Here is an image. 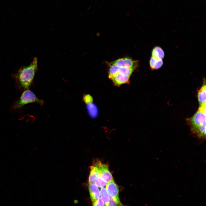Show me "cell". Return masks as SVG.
Listing matches in <instances>:
<instances>
[{
  "instance_id": "6da1fadb",
  "label": "cell",
  "mask_w": 206,
  "mask_h": 206,
  "mask_svg": "<svg viewBox=\"0 0 206 206\" xmlns=\"http://www.w3.org/2000/svg\"><path fill=\"white\" fill-rule=\"evenodd\" d=\"M37 68V60L35 57L29 65L21 66L16 73L12 74L18 89L23 91L29 88L33 82Z\"/></svg>"
},
{
  "instance_id": "7a4b0ae2",
  "label": "cell",
  "mask_w": 206,
  "mask_h": 206,
  "mask_svg": "<svg viewBox=\"0 0 206 206\" xmlns=\"http://www.w3.org/2000/svg\"><path fill=\"white\" fill-rule=\"evenodd\" d=\"M35 102L41 104L43 103L32 91L29 89H27L23 91L19 98L14 103L12 108L13 109L19 108L26 104Z\"/></svg>"
},
{
  "instance_id": "3957f363",
  "label": "cell",
  "mask_w": 206,
  "mask_h": 206,
  "mask_svg": "<svg viewBox=\"0 0 206 206\" xmlns=\"http://www.w3.org/2000/svg\"><path fill=\"white\" fill-rule=\"evenodd\" d=\"M187 121L193 134L201 127L206 125V114L198 109L192 117L187 119Z\"/></svg>"
},
{
  "instance_id": "277c9868",
  "label": "cell",
  "mask_w": 206,
  "mask_h": 206,
  "mask_svg": "<svg viewBox=\"0 0 206 206\" xmlns=\"http://www.w3.org/2000/svg\"><path fill=\"white\" fill-rule=\"evenodd\" d=\"M119 68H136L138 66V62L134 60L129 57L119 58L113 62Z\"/></svg>"
},
{
  "instance_id": "5b68a950",
  "label": "cell",
  "mask_w": 206,
  "mask_h": 206,
  "mask_svg": "<svg viewBox=\"0 0 206 206\" xmlns=\"http://www.w3.org/2000/svg\"><path fill=\"white\" fill-rule=\"evenodd\" d=\"M98 167L100 177L107 183L113 180L112 176L108 166L98 161Z\"/></svg>"
},
{
  "instance_id": "8992f818",
  "label": "cell",
  "mask_w": 206,
  "mask_h": 206,
  "mask_svg": "<svg viewBox=\"0 0 206 206\" xmlns=\"http://www.w3.org/2000/svg\"><path fill=\"white\" fill-rule=\"evenodd\" d=\"M106 189L110 197L119 198L118 187L113 180L107 183Z\"/></svg>"
},
{
  "instance_id": "52a82bcc",
  "label": "cell",
  "mask_w": 206,
  "mask_h": 206,
  "mask_svg": "<svg viewBox=\"0 0 206 206\" xmlns=\"http://www.w3.org/2000/svg\"><path fill=\"white\" fill-rule=\"evenodd\" d=\"M99 176L98 161H97L94 163L93 165L90 167V170L88 178L89 184H95L96 179Z\"/></svg>"
},
{
  "instance_id": "ba28073f",
  "label": "cell",
  "mask_w": 206,
  "mask_h": 206,
  "mask_svg": "<svg viewBox=\"0 0 206 206\" xmlns=\"http://www.w3.org/2000/svg\"><path fill=\"white\" fill-rule=\"evenodd\" d=\"M130 77L118 73L111 80L115 86H119L123 84H128L130 82Z\"/></svg>"
},
{
  "instance_id": "9c48e42d",
  "label": "cell",
  "mask_w": 206,
  "mask_h": 206,
  "mask_svg": "<svg viewBox=\"0 0 206 206\" xmlns=\"http://www.w3.org/2000/svg\"><path fill=\"white\" fill-rule=\"evenodd\" d=\"M89 189L90 198L93 203L100 197V191L98 187L95 184H89Z\"/></svg>"
},
{
  "instance_id": "30bf717a",
  "label": "cell",
  "mask_w": 206,
  "mask_h": 206,
  "mask_svg": "<svg viewBox=\"0 0 206 206\" xmlns=\"http://www.w3.org/2000/svg\"><path fill=\"white\" fill-rule=\"evenodd\" d=\"M206 86L205 82L197 92V98L199 105L206 104Z\"/></svg>"
},
{
  "instance_id": "8fae6325",
  "label": "cell",
  "mask_w": 206,
  "mask_h": 206,
  "mask_svg": "<svg viewBox=\"0 0 206 206\" xmlns=\"http://www.w3.org/2000/svg\"><path fill=\"white\" fill-rule=\"evenodd\" d=\"M149 66L152 70L160 68L163 65V62L162 59H158L151 57L149 60Z\"/></svg>"
},
{
  "instance_id": "7c38bea8",
  "label": "cell",
  "mask_w": 206,
  "mask_h": 206,
  "mask_svg": "<svg viewBox=\"0 0 206 206\" xmlns=\"http://www.w3.org/2000/svg\"><path fill=\"white\" fill-rule=\"evenodd\" d=\"M151 55L152 57L162 60L165 57V53L161 47L156 46L154 47L152 50Z\"/></svg>"
},
{
  "instance_id": "4fadbf2b",
  "label": "cell",
  "mask_w": 206,
  "mask_h": 206,
  "mask_svg": "<svg viewBox=\"0 0 206 206\" xmlns=\"http://www.w3.org/2000/svg\"><path fill=\"white\" fill-rule=\"evenodd\" d=\"M86 108L89 116L92 118H95L97 116L98 114V110L96 106L93 103L86 104Z\"/></svg>"
},
{
  "instance_id": "5bb4252c",
  "label": "cell",
  "mask_w": 206,
  "mask_h": 206,
  "mask_svg": "<svg viewBox=\"0 0 206 206\" xmlns=\"http://www.w3.org/2000/svg\"><path fill=\"white\" fill-rule=\"evenodd\" d=\"M108 64L109 66L108 77L111 80L118 73L119 67H118L113 62H109Z\"/></svg>"
},
{
  "instance_id": "9a60e30c",
  "label": "cell",
  "mask_w": 206,
  "mask_h": 206,
  "mask_svg": "<svg viewBox=\"0 0 206 206\" xmlns=\"http://www.w3.org/2000/svg\"><path fill=\"white\" fill-rule=\"evenodd\" d=\"M100 197L103 201L105 206H108L110 196L106 188L104 187H101L100 191Z\"/></svg>"
},
{
  "instance_id": "2e32d148",
  "label": "cell",
  "mask_w": 206,
  "mask_h": 206,
  "mask_svg": "<svg viewBox=\"0 0 206 206\" xmlns=\"http://www.w3.org/2000/svg\"><path fill=\"white\" fill-rule=\"evenodd\" d=\"M135 69L134 68H119L118 73L123 76L130 77Z\"/></svg>"
},
{
  "instance_id": "e0dca14e",
  "label": "cell",
  "mask_w": 206,
  "mask_h": 206,
  "mask_svg": "<svg viewBox=\"0 0 206 206\" xmlns=\"http://www.w3.org/2000/svg\"><path fill=\"white\" fill-rule=\"evenodd\" d=\"M108 206H124L121 203L119 198L110 197Z\"/></svg>"
},
{
  "instance_id": "ac0fdd59",
  "label": "cell",
  "mask_w": 206,
  "mask_h": 206,
  "mask_svg": "<svg viewBox=\"0 0 206 206\" xmlns=\"http://www.w3.org/2000/svg\"><path fill=\"white\" fill-rule=\"evenodd\" d=\"M107 183L102 179L100 176L98 177L95 180V184L98 187H103L106 186Z\"/></svg>"
},
{
  "instance_id": "d6986e66",
  "label": "cell",
  "mask_w": 206,
  "mask_h": 206,
  "mask_svg": "<svg viewBox=\"0 0 206 206\" xmlns=\"http://www.w3.org/2000/svg\"><path fill=\"white\" fill-rule=\"evenodd\" d=\"M83 100L86 104L93 103V101L92 97L89 94L84 95L83 96Z\"/></svg>"
},
{
  "instance_id": "ffe728a7",
  "label": "cell",
  "mask_w": 206,
  "mask_h": 206,
  "mask_svg": "<svg viewBox=\"0 0 206 206\" xmlns=\"http://www.w3.org/2000/svg\"><path fill=\"white\" fill-rule=\"evenodd\" d=\"M92 205L93 206H105L103 201L100 197L93 203Z\"/></svg>"
}]
</instances>
